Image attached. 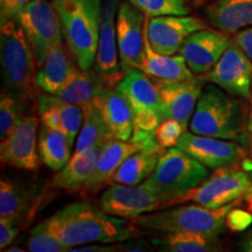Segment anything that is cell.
Here are the masks:
<instances>
[{"instance_id": "cell-29", "label": "cell", "mask_w": 252, "mask_h": 252, "mask_svg": "<svg viewBox=\"0 0 252 252\" xmlns=\"http://www.w3.org/2000/svg\"><path fill=\"white\" fill-rule=\"evenodd\" d=\"M37 147L42 162L55 172L62 169L70 160L71 145L62 130L41 126L37 135Z\"/></svg>"}, {"instance_id": "cell-32", "label": "cell", "mask_w": 252, "mask_h": 252, "mask_svg": "<svg viewBox=\"0 0 252 252\" xmlns=\"http://www.w3.org/2000/svg\"><path fill=\"white\" fill-rule=\"evenodd\" d=\"M147 17L188 15L190 9L186 0H127Z\"/></svg>"}, {"instance_id": "cell-4", "label": "cell", "mask_w": 252, "mask_h": 252, "mask_svg": "<svg viewBox=\"0 0 252 252\" xmlns=\"http://www.w3.org/2000/svg\"><path fill=\"white\" fill-rule=\"evenodd\" d=\"M208 167L179 147H171L160 157L157 168L144 184L159 197L163 208L180 198L209 178Z\"/></svg>"}, {"instance_id": "cell-19", "label": "cell", "mask_w": 252, "mask_h": 252, "mask_svg": "<svg viewBox=\"0 0 252 252\" xmlns=\"http://www.w3.org/2000/svg\"><path fill=\"white\" fill-rule=\"evenodd\" d=\"M144 150H165L160 146L156 138L147 141L109 139L104 144L102 152L97 160L96 168L91 178L84 186L83 190H94L108 182H111L112 176L117 172L123 162L132 154Z\"/></svg>"}, {"instance_id": "cell-16", "label": "cell", "mask_w": 252, "mask_h": 252, "mask_svg": "<svg viewBox=\"0 0 252 252\" xmlns=\"http://www.w3.org/2000/svg\"><path fill=\"white\" fill-rule=\"evenodd\" d=\"M37 126L36 117H24L17 127L1 140L0 159L4 165L24 171L39 169L42 160L37 147Z\"/></svg>"}, {"instance_id": "cell-12", "label": "cell", "mask_w": 252, "mask_h": 252, "mask_svg": "<svg viewBox=\"0 0 252 252\" xmlns=\"http://www.w3.org/2000/svg\"><path fill=\"white\" fill-rule=\"evenodd\" d=\"M204 80L216 84L226 93L250 100L252 96V61L232 41L215 67Z\"/></svg>"}, {"instance_id": "cell-7", "label": "cell", "mask_w": 252, "mask_h": 252, "mask_svg": "<svg viewBox=\"0 0 252 252\" xmlns=\"http://www.w3.org/2000/svg\"><path fill=\"white\" fill-rule=\"evenodd\" d=\"M250 195H252L251 178L244 168L235 165L216 169L207 180L188 191L176 203L193 201L210 209H219Z\"/></svg>"}, {"instance_id": "cell-46", "label": "cell", "mask_w": 252, "mask_h": 252, "mask_svg": "<svg viewBox=\"0 0 252 252\" xmlns=\"http://www.w3.org/2000/svg\"><path fill=\"white\" fill-rule=\"evenodd\" d=\"M5 251L6 252H24L25 249H21L18 247H11V248H6Z\"/></svg>"}, {"instance_id": "cell-31", "label": "cell", "mask_w": 252, "mask_h": 252, "mask_svg": "<svg viewBox=\"0 0 252 252\" xmlns=\"http://www.w3.org/2000/svg\"><path fill=\"white\" fill-rule=\"evenodd\" d=\"M21 98L14 93H2L0 96V138L4 140L23 119Z\"/></svg>"}, {"instance_id": "cell-14", "label": "cell", "mask_w": 252, "mask_h": 252, "mask_svg": "<svg viewBox=\"0 0 252 252\" xmlns=\"http://www.w3.org/2000/svg\"><path fill=\"white\" fill-rule=\"evenodd\" d=\"M119 5V0L103 1L98 48L94 63V70L98 72L106 84L115 87L123 77L117 43V14Z\"/></svg>"}, {"instance_id": "cell-35", "label": "cell", "mask_w": 252, "mask_h": 252, "mask_svg": "<svg viewBox=\"0 0 252 252\" xmlns=\"http://www.w3.org/2000/svg\"><path fill=\"white\" fill-rule=\"evenodd\" d=\"M185 131L186 128L176 119H165L158 125L154 138L163 149H171L178 145V141Z\"/></svg>"}, {"instance_id": "cell-9", "label": "cell", "mask_w": 252, "mask_h": 252, "mask_svg": "<svg viewBox=\"0 0 252 252\" xmlns=\"http://www.w3.org/2000/svg\"><path fill=\"white\" fill-rule=\"evenodd\" d=\"M146 19L130 1L121 2L117 14V43L123 76L140 69L145 59Z\"/></svg>"}, {"instance_id": "cell-13", "label": "cell", "mask_w": 252, "mask_h": 252, "mask_svg": "<svg viewBox=\"0 0 252 252\" xmlns=\"http://www.w3.org/2000/svg\"><path fill=\"white\" fill-rule=\"evenodd\" d=\"M207 25L201 19L189 15H163L146 18V35L157 53L175 55L185 41Z\"/></svg>"}, {"instance_id": "cell-1", "label": "cell", "mask_w": 252, "mask_h": 252, "mask_svg": "<svg viewBox=\"0 0 252 252\" xmlns=\"http://www.w3.org/2000/svg\"><path fill=\"white\" fill-rule=\"evenodd\" d=\"M47 222L68 251L90 243L125 242L139 234L134 223L109 215L86 202L68 204L47 219Z\"/></svg>"}, {"instance_id": "cell-37", "label": "cell", "mask_w": 252, "mask_h": 252, "mask_svg": "<svg viewBox=\"0 0 252 252\" xmlns=\"http://www.w3.org/2000/svg\"><path fill=\"white\" fill-rule=\"evenodd\" d=\"M33 0H0V17L1 21L14 19L18 12Z\"/></svg>"}, {"instance_id": "cell-24", "label": "cell", "mask_w": 252, "mask_h": 252, "mask_svg": "<svg viewBox=\"0 0 252 252\" xmlns=\"http://www.w3.org/2000/svg\"><path fill=\"white\" fill-rule=\"evenodd\" d=\"M127 99L134 112L153 109L160 112V93L154 80L140 69H134L122 77L116 86Z\"/></svg>"}, {"instance_id": "cell-2", "label": "cell", "mask_w": 252, "mask_h": 252, "mask_svg": "<svg viewBox=\"0 0 252 252\" xmlns=\"http://www.w3.org/2000/svg\"><path fill=\"white\" fill-rule=\"evenodd\" d=\"M249 109L244 100L216 84L203 88L189 123L193 133L248 145Z\"/></svg>"}, {"instance_id": "cell-5", "label": "cell", "mask_w": 252, "mask_h": 252, "mask_svg": "<svg viewBox=\"0 0 252 252\" xmlns=\"http://www.w3.org/2000/svg\"><path fill=\"white\" fill-rule=\"evenodd\" d=\"M0 60L6 87L23 99L33 96L37 87L36 60L26 33L17 19L1 21Z\"/></svg>"}, {"instance_id": "cell-41", "label": "cell", "mask_w": 252, "mask_h": 252, "mask_svg": "<svg viewBox=\"0 0 252 252\" xmlns=\"http://www.w3.org/2000/svg\"><path fill=\"white\" fill-rule=\"evenodd\" d=\"M117 245L118 251H126V252H144V251H152L153 249H151L149 243L145 241H132L127 242V243H122L119 242Z\"/></svg>"}, {"instance_id": "cell-15", "label": "cell", "mask_w": 252, "mask_h": 252, "mask_svg": "<svg viewBox=\"0 0 252 252\" xmlns=\"http://www.w3.org/2000/svg\"><path fill=\"white\" fill-rule=\"evenodd\" d=\"M156 81V80H154ZM204 77L176 82L156 81L160 93V115L162 121L176 119L187 130L196 104L203 91Z\"/></svg>"}, {"instance_id": "cell-20", "label": "cell", "mask_w": 252, "mask_h": 252, "mask_svg": "<svg viewBox=\"0 0 252 252\" xmlns=\"http://www.w3.org/2000/svg\"><path fill=\"white\" fill-rule=\"evenodd\" d=\"M80 69L70 49L62 42L53 47L37 67L36 86L47 94H56L71 83Z\"/></svg>"}, {"instance_id": "cell-3", "label": "cell", "mask_w": 252, "mask_h": 252, "mask_svg": "<svg viewBox=\"0 0 252 252\" xmlns=\"http://www.w3.org/2000/svg\"><path fill=\"white\" fill-rule=\"evenodd\" d=\"M63 36L81 69H90L98 48L102 0H52Z\"/></svg>"}, {"instance_id": "cell-39", "label": "cell", "mask_w": 252, "mask_h": 252, "mask_svg": "<svg viewBox=\"0 0 252 252\" xmlns=\"http://www.w3.org/2000/svg\"><path fill=\"white\" fill-rule=\"evenodd\" d=\"M40 117L42 125L54 130H61V115L58 106H50L45 111L40 112Z\"/></svg>"}, {"instance_id": "cell-25", "label": "cell", "mask_w": 252, "mask_h": 252, "mask_svg": "<svg viewBox=\"0 0 252 252\" xmlns=\"http://www.w3.org/2000/svg\"><path fill=\"white\" fill-rule=\"evenodd\" d=\"M140 70L156 81L176 82L193 78L195 75L188 68L185 58L179 55H163L157 53L150 45V41L145 40V59Z\"/></svg>"}, {"instance_id": "cell-22", "label": "cell", "mask_w": 252, "mask_h": 252, "mask_svg": "<svg viewBox=\"0 0 252 252\" xmlns=\"http://www.w3.org/2000/svg\"><path fill=\"white\" fill-rule=\"evenodd\" d=\"M98 106L113 138L130 140L133 135L134 111L127 99L117 89L106 88Z\"/></svg>"}, {"instance_id": "cell-40", "label": "cell", "mask_w": 252, "mask_h": 252, "mask_svg": "<svg viewBox=\"0 0 252 252\" xmlns=\"http://www.w3.org/2000/svg\"><path fill=\"white\" fill-rule=\"evenodd\" d=\"M251 216L247 213L237 212V210L231 209L229 213L228 219H226V225L234 230H243L250 224Z\"/></svg>"}, {"instance_id": "cell-45", "label": "cell", "mask_w": 252, "mask_h": 252, "mask_svg": "<svg viewBox=\"0 0 252 252\" xmlns=\"http://www.w3.org/2000/svg\"><path fill=\"white\" fill-rule=\"evenodd\" d=\"M251 106H250V111H249V119H248V127H249V132L252 133V96H251Z\"/></svg>"}, {"instance_id": "cell-30", "label": "cell", "mask_w": 252, "mask_h": 252, "mask_svg": "<svg viewBox=\"0 0 252 252\" xmlns=\"http://www.w3.org/2000/svg\"><path fill=\"white\" fill-rule=\"evenodd\" d=\"M113 135L104 119L98 104L84 110L83 125L76 141V147L72 156H83L97 145L112 139ZM116 139V138H115Z\"/></svg>"}, {"instance_id": "cell-23", "label": "cell", "mask_w": 252, "mask_h": 252, "mask_svg": "<svg viewBox=\"0 0 252 252\" xmlns=\"http://www.w3.org/2000/svg\"><path fill=\"white\" fill-rule=\"evenodd\" d=\"M208 23L225 33L252 26V0H215L206 8Z\"/></svg>"}, {"instance_id": "cell-47", "label": "cell", "mask_w": 252, "mask_h": 252, "mask_svg": "<svg viewBox=\"0 0 252 252\" xmlns=\"http://www.w3.org/2000/svg\"><path fill=\"white\" fill-rule=\"evenodd\" d=\"M248 146H249V157L252 159V133H250V137H249V143H248Z\"/></svg>"}, {"instance_id": "cell-26", "label": "cell", "mask_w": 252, "mask_h": 252, "mask_svg": "<svg viewBox=\"0 0 252 252\" xmlns=\"http://www.w3.org/2000/svg\"><path fill=\"white\" fill-rule=\"evenodd\" d=\"M105 143L97 145L83 156H72L67 165L60 169L53 178V187L69 191L83 189L96 168L97 160Z\"/></svg>"}, {"instance_id": "cell-6", "label": "cell", "mask_w": 252, "mask_h": 252, "mask_svg": "<svg viewBox=\"0 0 252 252\" xmlns=\"http://www.w3.org/2000/svg\"><path fill=\"white\" fill-rule=\"evenodd\" d=\"M235 202L210 209L201 204H190L160 212L144 214L133 220L137 226L159 232H197L208 236L219 237L225 230L226 219L234 209Z\"/></svg>"}, {"instance_id": "cell-21", "label": "cell", "mask_w": 252, "mask_h": 252, "mask_svg": "<svg viewBox=\"0 0 252 252\" xmlns=\"http://www.w3.org/2000/svg\"><path fill=\"white\" fill-rule=\"evenodd\" d=\"M40 202L39 191L17 181L2 178L0 180V217L27 225Z\"/></svg>"}, {"instance_id": "cell-48", "label": "cell", "mask_w": 252, "mask_h": 252, "mask_svg": "<svg viewBox=\"0 0 252 252\" xmlns=\"http://www.w3.org/2000/svg\"><path fill=\"white\" fill-rule=\"evenodd\" d=\"M208 0H193V2L196 6H200V5H202V4H204V2H207Z\"/></svg>"}, {"instance_id": "cell-38", "label": "cell", "mask_w": 252, "mask_h": 252, "mask_svg": "<svg viewBox=\"0 0 252 252\" xmlns=\"http://www.w3.org/2000/svg\"><path fill=\"white\" fill-rule=\"evenodd\" d=\"M232 41L243 50L244 54L252 61V26L236 32Z\"/></svg>"}, {"instance_id": "cell-10", "label": "cell", "mask_w": 252, "mask_h": 252, "mask_svg": "<svg viewBox=\"0 0 252 252\" xmlns=\"http://www.w3.org/2000/svg\"><path fill=\"white\" fill-rule=\"evenodd\" d=\"M99 208L106 214L133 220L146 213L160 210L163 204L146 185L113 184L99 198Z\"/></svg>"}, {"instance_id": "cell-28", "label": "cell", "mask_w": 252, "mask_h": 252, "mask_svg": "<svg viewBox=\"0 0 252 252\" xmlns=\"http://www.w3.org/2000/svg\"><path fill=\"white\" fill-rule=\"evenodd\" d=\"M152 244L161 252H210L222 250L219 237L197 232H167L152 239Z\"/></svg>"}, {"instance_id": "cell-34", "label": "cell", "mask_w": 252, "mask_h": 252, "mask_svg": "<svg viewBox=\"0 0 252 252\" xmlns=\"http://www.w3.org/2000/svg\"><path fill=\"white\" fill-rule=\"evenodd\" d=\"M54 106H58L61 115V130L67 135L69 144L72 146L84 119L83 109L75 104H58Z\"/></svg>"}, {"instance_id": "cell-18", "label": "cell", "mask_w": 252, "mask_h": 252, "mask_svg": "<svg viewBox=\"0 0 252 252\" xmlns=\"http://www.w3.org/2000/svg\"><path fill=\"white\" fill-rule=\"evenodd\" d=\"M106 82L96 70L80 69L76 77L64 89L56 94H42L37 96L39 113L58 104H75L87 110L98 104V100L106 90Z\"/></svg>"}, {"instance_id": "cell-44", "label": "cell", "mask_w": 252, "mask_h": 252, "mask_svg": "<svg viewBox=\"0 0 252 252\" xmlns=\"http://www.w3.org/2000/svg\"><path fill=\"white\" fill-rule=\"evenodd\" d=\"M243 168L245 169V172L248 173L249 176L251 178L252 180V159L251 158H249V159H245L243 161Z\"/></svg>"}, {"instance_id": "cell-43", "label": "cell", "mask_w": 252, "mask_h": 252, "mask_svg": "<svg viewBox=\"0 0 252 252\" xmlns=\"http://www.w3.org/2000/svg\"><path fill=\"white\" fill-rule=\"evenodd\" d=\"M238 249L244 252H252V230L248 231L243 237H242L241 242L238 243Z\"/></svg>"}, {"instance_id": "cell-27", "label": "cell", "mask_w": 252, "mask_h": 252, "mask_svg": "<svg viewBox=\"0 0 252 252\" xmlns=\"http://www.w3.org/2000/svg\"><path fill=\"white\" fill-rule=\"evenodd\" d=\"M165 150H144L132 154L122 163L111 182L128 186L140 185L157 168Z\"/></svg>"}, {"instance_id": "cell-11", "label": "cell", "mask_w": 252, "mask_h": 252, "mask_svg": "<svg viewBox=\"0 0 252 252\" xmlns=\"http://www.w3.org/2000/svg\"><path fill=\"white\" fill-rule=\"evenodd\" d=\"M176 147L210 169L235 166L247 157V151L234 140H224L185 131Z\"/></svg>"}, {"instance_id": "cell-17", "label": "cell", "mask_w": 252, "mask_h": 252, "mask_svg": "<svg viewBox=\"0 0 252 252\" xmlns=\"http://www.w3.org/2000/svg\"><path fill=\"white\" fill-rule=\"evenodd\" d=\"M231 42L225 32L204 28L191 34L179 53L194 75H202L215 67Z\"/></svg>"}, {"instance_id": "cell-8", "label": "cell", "mask_w": 252, "mask_h": 252, "mask_svg": "<svg viewBox=\"0 0 252 252\" xmlns=\"http://www.w3.org/2000/svg\"><path fill=\"white\" fill-rule=\"evenodd\" d=\"M14 19L26 33L39 67L47 53L62 43L63 32L58 12L46 0H33L21 8Z\"/></svg>"}, {"instance_id": "cell-33", "label": "cell", "mask_w": 252, "mask_h": 252, "mask_svg": "<svg viewBox=\"0 0 252 252\" xmlns=\"http://www.w3.org/2000/svg\"><path fill=\"white\" fill-rule=\"evenodd\" d=\"M28 250L32 252H67L65 248L50 229L48 222L43 220L32 230L27 242Z\"/></svg>"}, {"instance_id": "cell-36", "label": "cell", "mask_w": 252, "mask_h": 252, "mask_svg": "<svg viewBox=\"0 0 252 252\" xmlns=\"http://www.w3.org/2000/svg\"><path fill=\"white\" fill-rule=\"evenodd\" d=\"M21 226L11 219L0 217V250L5 251L6 248L13 243L18 237Z\"/></svg>"}, {"instance_id": "cell-42", "label": "cell", "mask_w": 252, "mask_h": 252, "mask_svg": "<svg viewBox=\"0 0 252 252\" xmlns=\"http://www.w3.org/2000/svg\"><path fill=\"white\" fill-rule=\"evenodd\" d=\"M70 252H116L118 251L117 245H100V244H89L80 245L69 249Z\"/></svg>"}]
</instances>
